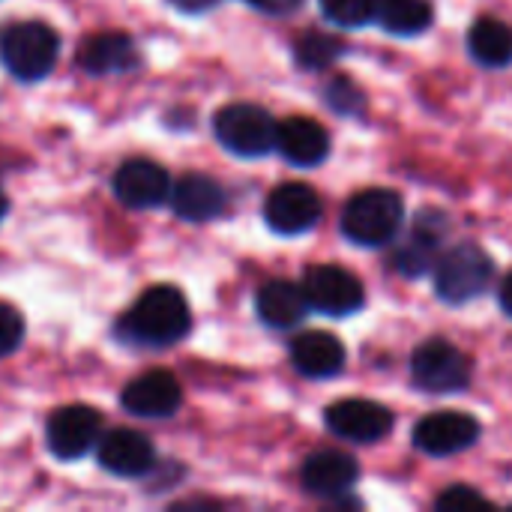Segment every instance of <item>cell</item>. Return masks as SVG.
Returning a JSON list of instances; mask_svg holds the SVG:
<instances>
[{"label": "cell", "mask_w": 512, "mask_h": 512, "mask_svg": "<svg viewBox=\"0 0 512 512\" xmlns=\"http://www.w3.org/2000/svg\"><path fill=\"white\" fill-rule=\"evenodd\" d=\"M480 438V423L471 414L459 411H438L417 423L414 429V447L426 456H456L468 447H474Z\"/></svg>", "instance_id": "8fae6325"}, {"label": "cell", "mask_w": 512, "mask_h": 512, "mask_svg": "<svg viewBox=\"0 0 512 512\" xmlns=\"http://www.w3.org/2000/svg\"><path fill=\"white\" fill-rule=\"evenodd\" d=\"M6 210H9V201H6V195H3V189H0V222H3V216H6Z\"/></svg>", "instance_id": "f546056e"}, {"label": "cell", "mask_w": 512, "mask_h": 512, "mask_svg": "<svg viewBox=\"0 0 512 512\" xmlns=\"http://www.w3.org/2000/svg\"><path fill=\"white\" fill-rule=\"evenodd\" d=\"M249 3H255L258 9H264V6H267V0H249Z\"/></svg>", "instance_id": "4dcf8cb0"}, {"label": "cell", "mask_w": 512, "mask_h": 512, "mask_svg": "<svg viewBox=\"0 0 512 512\" xmlns=\"http://www.w3.org/2000/svg\"><path fill=\"white\" fill-rule=\"evenodd\" d=\"M303 486L318 498H345L360 480L357 462L342 450H318L303 462Z\"/></svg>", "instance_id": "9a60e30c"}, {"label": "cell", "mask_w": 512, "mask_h": 512, "mask_svg": "<svg viewBox=\"0 0 512 512\" xmlns=\"http://www.w3.org/2000/svg\"><path fill=\"white\" fill-rule=\"evenodd\" d=\"M468 48L483 66H507L512 63V27L501 18H480L468 33Z\"/></svg>", "instance_id": "7402d4cb"}, {"label": "cell", "mask_w": 512, "mask_h": 512, "mask_svg": "<svg viewBox=\"0 0 512 512\" xmlns=\"http://www.w3.org/2000/svg\"><path fill=\"white\" fill-rule=\"evenodd\" d=\"M192 327L189 303L186 297L171 285H156L138 297V303L123 318V336L150 345V348H168L177 345Z\"/></svg>", "instance_id": "6da1fadb"}, {"label": "cell", "mask_w": 512, "mask_h": 512, "mask_svg": "<svg viewBox=\"0 0 512 512\" xmlns=\"http://www.w3.org/2000/svg\"><path fill=\"white\" fill-rule=\"evenodd\" d=\"M294 54H297V63L303 69H324L342 54V42L333 36H324V33H306L297 42Z\"/></svg>", "instance_id": "cb8c5ba5"}, {"label": "cell", "mask_w": 512, "mask_h": 512, "mask_svg": "<svg viewBox=\"0 0 512 512\" xmlns=\"http://www.w3.org/2000/svg\"><path fill=\"white\" fill-rule=\"evenodd\" d=\"M402 219H405V207L393 189H366L348 201L342 213V231L351 243L378 249L396 237Z\"/></svg>", "instance_id": "7a4b0ae2"}, {"label": "cell", "mask_w": 512, "mask_h": 512, "mask_svg": "<svg viewBox=\"0 0 512 512\" xmlns=\"http://www.w3.org/2000/svg\"><path fill=\"white\" fill-rule=\"evenodd\" d=\"M324 420L333 435H339L342 441H354V444H375L387 438L396 423L390 408L369 402V399H342L327 408Z\"/></svg>", "instance_id": "9c48e42d"}, {"label": "cell", "mask_w": 512, "mask_h": 512, "mask_svg": "<svg viewBox=\"0 0 512 512\" xmlns=\"http://www.w3.org/2000/svg\"><path fill=\"white\" fill-rule=\"evenodd\" d=\"M99 432H102L99 411H93L87 405H66L51 414V420L45 426V441L57 459L72 462V459L87 456L99 444Z\"/></svg>", "instance_id": "ba28073f"}, {"label": "cell", "mask_w": 512, "mask_h": 512, "mask_svg": "<svg viewBox=\"0 0 512 512\" xmlns=\"http://www.w3.org/2000/svg\"><path fill=\"white\" fill-rule=\"evenodd\" d=\"M24 339V318L9 303H0V357L18 351Z\"/></svg>", "instance_id": "4316f807"}, {"label": "cell", "mask_w": 512, "mask_h": 512, "mask_svg": "<svg viewBox=\"0 0 512 512\" xmlns=\"http://www.w3.org/2000/svg\"><path fill=\"white\" fill-rule=\"evenodd\" d=\"M255 309L267 327L291 330L306 318V312L312 306L303 294V285H294L288 279H273V282L261 285L258 297H255Z\"/></svg>", "instance_id": "44dd1931"}, {"label": "cell", "mask_w": 512, "mask_h": 512, "mask_svg": "<svg viewBox=\"0 0 512 512\" xmlns=\"http://www.w3.org/2000/svg\"><path fill=\"white\" fill-rule=\"evenodd\" d=\"M78 63L90 75H117V72H129L138 66V48L132 36L120 30H105L81 42Z\"/></svg>", "instance_id": "e0dca14e"}, {"label": "cell", "mask_w": 512, "mask_h": 512, "mask_svg": "<svg viewBox=\"0 0 512 512\" xmlns=\"http://www.w3.org/2000/svg\"><path fill=\"white\" fill-rule=\"evenodd\" d=\"M171 207L186 222H210L225 210V189L207 174H186L171 186Z\"/></svg>", "instance_id": "d6986e66"}, {"label": "cell", "mask_w": 512, "mask_h": 512, "mask_svg": "<svg viewBox=\"0 0 512 512\" xmlns=\"http://www.w3.org/2000/svg\"><path fill=\"white\" fill-rule=\"evenodd\" d=\"M276 150L300 168H315L330 153V132L312 117H288L276 129Z\"/></svg>", "instance_id": "2e32d148"}, {"label": "cell", "mask_w": 512, "mask_h": 512, "mask_svg": "<svg viewBox=\"0 0 512 512\" xmlns=\"http://www.w3.org/2000/svg\"><path fill=\"white\" fill-rule=\"evenodd\" d=\"M345 360H348L345 345L333 333L309 330L291 342V363L306 378H333L342 372Z\"/></svg>", "instance_id": "ac0fdd59"}, {"label": "cell", "mask_w": 512, "mask_h": 512, "mask_svg": "<svg viewBox=\"0 0 512 512\" xmlns=\"http://www.w3.org/2000/svg\"><path fill=\"white\" fill-rule=\"evenodd\" d=\"M0 54L6 69L18 81H39L54 69L60 54V39L42 21H21L3 33Z\"/></svg>", "instance_id": "5b68a950"}, {"label": "cell", "mask_w": 512, "mask_h": 512, "mask_svg": "<svg viewBox=\"0 0 512 512\" xmlns=\"http://www.w3.org/2000/svg\"><path fill=\"white\" fill-rule=\"evenodd\" d=\"M111 189L126 207L147 210L165 204V198L171 195V177L162 165L150 159H129L114 171Z\"/></svg>", "instance_id": "7c38bea8"}, {"label": "cell", "mask_w": 512, "mask_h": 512, "mask_svg": "<svg viewBox=\"0 0 512 512\" xmlns=\"http://www.w3.org/2000/svg\"><path fill=\"white\" fill-rule=\"evenodd\" d=\"M276 129L279 123L261 105H252V102L225 105L213 117V132L219 144L243 159L267 156L276 147Z\"/></svg>", "instance_id": "3957f363"}, {"label": "cell", "mask_w": 512, "mask_h": 512, "mask_svg": "<svg viewBox=\"0 0 512 512\" xmlns=\"http://www.w3.org/2000/svg\"><path fill=\"white\" fill-rule=\"evenodd\" d=\"M444 234H447L444 216L432 213V210H423L420 219H417V228L408 237V243L396 252V267L405 276H423V273L435 270Z\"/></svg>", "instance_id": "ffe728a7"}, {"label": "cell", "mask_w": 512, "mask_h": 512, "mask_svg": "<svg viewBox=\"0 0 512 512\" xmlns=\"http://www.w3.org/2000/svg\"><path fill=\"white\" fill-rule=\"evenodd\" d=\"M501 309L512 318V273L501 282Z\"/></svg>", "instance_id": "f1b7e54d"}, {"label": "cell", "mask_w": 512, "mask_h": 512, "mask_svg": "<svg viewBox=\"0 0 512 512\" xmlns=\"http://www.w3.org/2000/svg\"><path fill=\"white\" fill-rule=\"evenodd\" d=\"M411 375L420 390L447 396L471 384V360L447 339L423 342L411 357Z\"/></svg>", "instance_id": "8992f818"}, {"label": "cell", "mask_w": 512, "mask_h": 512, "mask_svg": "<svg viewBox=\"0 0 512 512\" xmlns=\"http://www.w3.org/2000/svg\"><path fill=\"white\" fill-rule=\"evenodd\" d=\"M321 213H324L321 198L306 183H282L264 201V219L276 234L312 231L318 225Z\"/></svg>", "instance_id": "30bf717a"}, {"label": "cell", "mask_w": 512, "mask_h": 512, "mask_svg": "<svg viewBox=\"0 0 512 512\" xmlns=\"http://www.w3.org/2000/svg\"><path fill=\"white\" fill-rule=\"evenodd\" d=\"M123 408L135 417L144 420H165L171 414H177V408L183 405V390L180 381L165 372V369H153L141 378H135L123 396H120Z\"/></svg>", "instance_id": "4fadbf2b"}, {"label": "cell", "mask_w": 512, "mask_h": 512, "mask_svg": "<svg viewBox=\"0 0 512 512\" xmlns=\"http://www.w3.org/2000/svg\"><path fill=\"white\" fill-rule=\"evenodd\" d=\"M303 294H306L312 309H318L324 315H333V318L354 315L366 303L363 282L351 270L336 267V264L312 267L306 273V279H303Z\"/></svg>", "instance_id": "52a82bcc"}, {"label": "cell", "mask_w": 512, "mask_h": 512, "mask_svg": "<svg viewBox=\"0 0 512 512\" xmlns=\"http://www.w3.org/2000/svg\"><path fill=\"white\" fill-rule=\"evenodd\" d=\"M429 0H378L375 21L393 36H417L432 24Z\"/></svg>", "instance_id": "603a6c76"}, {"label": "cell", "mask_w": 512, "mask_h": 512, "mask_svg": "<svg viewBox=\"0 0 512 512\" xmlns=\"http://www.w3.org/2000/svg\"><path fill=\"white\" fill-rule=\"evenodd\" d=\"M327 99L336 111L342 114H357L363 108V93L354 87V81L348 78H336L330 87H327Z\"/></svg>", "instance_id": "83f0119b"}, {"label": "cell", "mask_w": 512, "mask_h": 512, "mask_svg": "<svg viewBox=\"0 0 512 512\" xmlns=\"http://www.w3.org/2000/svg\"><path fill=\"white\" fill-rule=\"evenodd\" d=\"M321 9L339 27H363L375 18L378 0H321Z\"/></svg>", "instance_id": "d4e9b609"}, {"label": "cell", "mask_w": 512, "mask_h": 512, "mask_svg": "<svg viewBox=\"0 0 512 512\" xmlns=\"http://www.w3.org/2000/svg\"><path fill=\"white\" fill-rule=\"evenodd\" d=\"M435 507L444 512L486 510V507H489V498L480 495V492L471 489V486H453V489H447V492L435 501Z\"/></svg>", "instance_id": "484cf974"}, {"label": "cell", "mask_w": 512, "mask_h": 512, "mask_svg": "<svg viewBox=\"0 0 512 512\" xmlns=\"http://www.w3.org/2000/svg\"><path fill=\"white\" fill-rule=\"evenodd\" d=\"M99 465L114 477H144L153 471L156 450L147 435L135 429H114L96 444Z\"/></svg>", "instance_id": "5bb4252c"}, {"label": "cell", "mask_w": 512, "mask_h": 512, "mask_svg": "<svg viewBox=\"0 0 512 512\" xmlns=\"http://www.w3.org/2000/svg\"><path fill=\"white\" fill-rule=\"evenodd\" d=\"M495 276V261L474 243H462L438 258L435 291L444 303L462 306L477 300Z\"/></svg>", "instance_id": "277c9868"}]
</instances>
